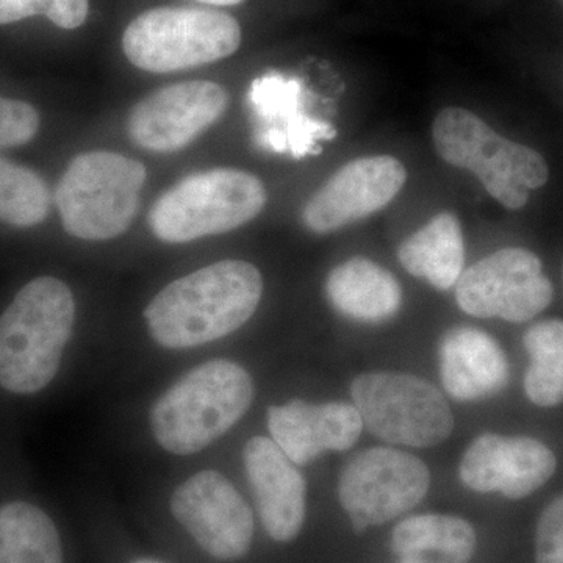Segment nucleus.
<instances>
[{
  "label": "nucleus",
  "instance_id": "nucleus-1",
  "mask_svg": "<svg viewBox=\"0 0 563 563\" xmlns=\"http://www.w3.org/2000/svg\"><path fill=\"white\" fill-rule=\"evenodd\" d=\"M262 295V274L254 265L222 261L166 285L144 317L155 342L184 350L242 328L257 310Z\"/></svg>",
  "mask_w": 563,
  "mask_h": 563
},
{
  "label": "nucleus",
  "instance_id": "nucleus-2",
  "mask_svg": "<svg viewBox=\"0 0 563 563\" xmlns=\"http://www.w3.org/2000/svg\"><path fill=\"white\" fill-rule=\"evenodd\" d=\"M76 321V301L65 282H29L0 317V387L32 395L51 384Z\"/></svg>",
  "mask_w": 563,
  "mask_h": 563
},
{
  "label": "nucleus",
  "instance_id": "nucleus-3",
  "mask_svg": "<svg viewBox=\"0 0 563 563\" xmlns=\"http://www.w3.org/2000/svg\"><path fill=\"white\" fill-rule=\"evenodd\" d=\"M252 398L254 384L239 363H203L152 407V432L169 453H198L242 420Z\"/></svg>",
  "mask_w": 563,
  "mask_h": 563
},
{
  "label": "nucleus",
  "instance_id": "nucleus-4",
  "mask_svg": "<svg viewBox=\"0 0 563 563\" xmlns=\"http://www.w3.org/2000/svg\"><path fill=\"white\" fill-rule=\"evenodd\" d=\"M432 140L448 165L472 172L506 209H523L529 191L539 190L550 179V168L539 152L504 139L461 107H448L437 114Z\"/></svg>",
  "mask_w": 563,
  "mask_h": 563
},
{
  "label": "nucleus",
  "instance_id": "nucleus-5",
  "mask_svg": "<svg viewBox=\"0 0 563 563\" xmlns=\"http://www.w3.org/2000/svg\"><path fill=\"white\" fill-rule=\"evenodd\" d=\"M146 177L144 165L114 152L74 158L55 191L63 228L88 242L117 239L139 213Z\"/></svg>",
  "mask_w": 563,
  "mask_h": 563
},
{
  "label": "nucleus",
  "instance_id": "nucleus-6",
  "mask_svg": "<svg viewBox=\"0 0 563 563\" xmlns=\"http://www.w3.org/2000/svg\"><path fill=\"white\" fill-rule=\"evenodd\" d=\"M265 185L254 174L218 168L185 177L152 206L150 228L165 243H188L242 228L265 209Z\"/></svg>",
  "mask_w": 563,
  "mask_h": 563
},
{
  "label": "nucleus",
  "instance_id": "nucleus-7",
  "mask_svg": "<svg viewBox=\"0 0 563 563\" xmlns=\"http://www.w3.org/2000/svg\"><path fill=\"white\" fill-rule=\"evenodd\" d=\"M242 44L239 21L224 11L163 7L144 11L122 35L133 66L150 73L198 68L231 57Z\"/></svg>",
  "mask_w": 563,
  "mask_h": 563
},
{
  "label": "nucleus",
  "instance_id": "nucleus-8",
  "mask_svg": "<svg viewBox=\"0 0 563 563\" xmlns=\"http://www.w3.org/2000/svg\"><path fill=\"white\" fill-rule=\"evenodd\" d=\"M351 395L363 426L385 442L431 448L453 432V413L442 393L412 374H361Z\"/></svg>",
  "mask_w": 563,
  "mask_h": 563
},
{
  "label": "nucleus",
  "instance_id": "nucleus-9",
  "mask_svg": "<svg viewBox=\"0 0 563 563\" xmlns=\"http://www.w3.org/2000/svg\"><path fill=\"white\" fill-rule=\"evenodd\" d=\"M431 474L420 459L391 448H372L344 466L339 498L355 532L409 512L428 495Z\"/></svg>",
  "mask_w": 563,
  "mask_h": 563
},
{
  "label": "nucleus",
  "instance_id": "nucleus-10",
  "mask_svg": "<svg viewBox=\"0 0 563 563\" xmlns=\"http://www.w3.org/2000/svg\"><path fill=\"white\" fill-rule=\"evenodd\" d=\"M543 263L525 247H506L466 269L455 285L463 312L476 318L531 321L553 301Z\"/></svg>",
  "mask_w": 563,
  "mask_h": 563
},
{
  "label": "nucleus",
  "instance_id": "nucleus-11",
  "mask_svg": "<svg viewBox=\"0 0 563 563\" xmlns=\"http://www.w3.org/2000/svg\"><path fill=\"white\" fill-rule=\"evenodd\" d=\"M228 106V91L214 81L169 85L133 107L128 132L136 146L169 154L202 135L220 120Z\"/></svg>",
  "mask_w": 563,
  "mask_h": 563
},
{
  "label": "nucleus",
  "instance_id": "nucleus-12",
  "mask_svg": "<svg viewBox=\"0 0 563 563\" xmlns=\"http://www.w3.org/2000/svg\"><path fill=\"white\" fill-rule=\"evenodd\" d=\"M407 169L391 155H369L342 166L302 209L310 232L332 233L372 217L401 192Z\"/></svg>",
  "mask_w": 563,
  "mask_h": 563
},
{
  "label": "nucleus",
  "instance_id": "nucleus-13",
  "mask_svg": "<svg viewBox=\"0 0 563 563\" xmlns=\"http://www.w3.org/2000/svg\"><path fill=\"white\" fill-rule=\"evenodd\" d=\"M174 517L203 551L233 561L250 551L254 518L250 506L221 473L202 472L173 495Z\"/></svg>",
  "mask_w": 563,
  "mask_h": 563
},
{
  "label": "nucleus",
  "instance_id": "nucleus-14",
  "mask_svg": "<svg viewBox=\"0 0 563 563\" xmlns=\"http://www.w3.org/2000/svg\"><path fill=\"white\" fill-rule=\"evenodd\" d=\"M555 468L553 451L539 440L484 433L463 455L461 479L474 492L521 499L547 484Z\"/></svg>",
  "mask_w": 563,
  "mask_h": 563
},
{
  "label": "nucleus",
  "instance_id": "nucleus-15",
  "mask_svg": "<svg viewBox=\"0 0 563 563\" xmlns=\"http://www.w3.org/2000/svg\"><path fill=\"white\" fill-rule=\"evenodd\" d=\"M243 461L263 528L277 542H291L306 518L307 485L298 465L266 437L246 443Z\"/></svg>",
  "mask_w": 563,
  "mask_h": 563
},
{
  "label": "nucleus",
  "instance_id": "nucleus-16",
  "mask_svg": "<svg viewBox=\"0 0 563 563\" xmlns=\"http://www.w3.org/2000/svg\"><path fill=\"white\" fill-rule=\"evenodd\" d=\"M274 443L296 465L320 457L325 451H346L357 443L363 422L350 404L292 401L268 409Z\"/></svg>",
  "mask_w": 563,
  "mask_h": 563
},
{
  "label": "nucleus",
  "instance_id": "nucleus-17",
  "mask_svg": "<svg viewBox=\"0 0 563 563\" xmlns=\"http://www.w3.org/2000/svg\"><path fill=\"white\" fill-rule=\"evenodd\" d=\"M444 388L459 401H479L506 387L509 366L501 346L488 333L455 328L440 347Z\"/></svg>",
  "mask_w": 563,
  "mask_h": 563
},
{
  "label": "nucleus",
  "instance_id": "nucleus-18",
  "mask_svg": "<svg viewBox=\"0 0 563 563\" xmlns=\"http://www.w3.org/2000/svg\"><path fill=\"white\" fill-rule=\"evenodd\" d=\"M325 295L336 312L355 321H387L402 306L401 285L395 276L363 257L333 268L325 280Z\"/></svg>",
  "mask_w": 563,
  "mask_h": 563
},
{
  "label": "nucleus",
  "instance_id": "nucleus-19",
  "mask_svg": "<svg viewBox=\"0 0 563 563\" xmlns=\"http://www.w3.org/2000/svg\"><path fill=\"white\" fill-rule=\"evenodd\" d=\"M398 258L412 276L428 280L437 290H450L465 265L461 221L453 211L435 214L399 246Z\"/></svg>",
  "mask_w": 563,
  "mask_h": 563
},
{
  "label": "nucleus",
  "instance_id": "nucleus-20",
  "mask_svg": "<svg viewBox=\"0 0 563 563\" xmlns=\"http://www.w3.org/2000/svg\"><path fill=\"white\" fill-rule=\"evenodd\" d=\"M476 532L468 521L448 515H418L396 526L391 551L398 563H468Z\"/></svg>",
  "mask_w": 563,
  "mask_h": 563
},
{
  "label": "nucleus",
  "instance_id": "nucleus-21",
  "mask_svg": "<svg viewBox=\"0 0 563 563\" xmlns=\"http://www.w3.org/2000/svg\"><path fill=\"white\" fill-rule=\"evenodd\" d=\"M0 563H63L57 528L38 507H0Z\"/></svg>",
  "mask_w": 563,
  "mask_h": 563
},
{
  "label": "nucleus",
  "instance_id": "nucleus-22",
  "mask_svg": "<svg viewBox=\"0 0 563 563\" xmlns=\"http://www.w3.org/2000/svg\"><path fill=\"white\" fill-rule=\"evenodd\" d=\"M525 347L531 357L526 395L536 406H559L563 402V320L533 324L525 333Z\"/></svg>",
  "mask_w": 563,
  "mask_h": 563
},
{
  "label": "nucleus",
  "instance_id": "nucleus-23",
  "mask_svg": "<svg viewBox=\"0 0 563 563\" xmlns=\"http://www.w3.org/2000/svg\"><path fill=\"white\" fill-rule=\"evenodd\" d=\"M299 84L280 76H266L252 84L251 102L257 109L262 120L274 125L284 124L280 152L291 151L296 157H301L309 151L313 136L324 132L321 125L296 118L298 107ZM266 129V131H269ZM263 131V132H266ZM262 132V133H263Z\"/></svg>",
  "mask_w": 563,
  "mask_h": 563
},
{
  "label": "nucleus",
  "instance_id": "nucleus-24",
  "mask_svg": "<svg viewBox=\"0 0 563 563\" xmlns=\"http://www.w3.org/2000/svg\"><path fill=\"white\" fill-rule=\"evenodd\" d=\"M51 211V191L38 173L0 158V221L33 228Z\"/></svg>",
  "mask_w": 563,
  "mask_h": 563
},
{
  "label": "nucleus",
  "instance_id": "nucleus-25",
  "mask_svg": "<svg viewBox=\"0 0 563 563\" xmlns=\"http://www.w3.org/2000/svg\"><path fill=\"white\" fill-rule=\"evenodd\" d=\"M88 11V0H0V25L41 14L57 27L74 31L85 24Z\"/></svg>",
  "mask_w": 563,
  "mask_h": 563
},
{
  "label": "nucleus",
  "instance_id": "nucleus-26",
  "mask_svg": "<svg viewBox=\"0 0 563 563\" xmlns=\"http://www.w3.org/2000/svg\"><path fill=\"white\" fill-rule=\"evenodd\" d=\"M38 129L40 114L31 103L0 98V150L29 143Z\"/></svg>",
  "mask_w": 563,
  "mask_h": 563
},
{
  "label": "nucleus",
  "instance_id": "nucleus-27",
  "mask_svg": "<svg viewBox=\"0 0 563 563\" xmlns=\"http://www.w3.org/2000/svg\"><path fill=\"white\" fill-rule=\"evenodd\" d=\"M537 563H563V496L543 510L536 533Z\"/></svg>",
  "mask_w": 563,
  "mask_h": 563
},
{
  "label": "nucleus",
  "instance_id": "nucleus-28",
  "mask_svg": "<svg viewBox=\"0 0 563 563\" xmlns=\"http://www.w3.org/2000/svg\"><path fill=\"white\" fill-rule=\"evenodd\" d=\"M199 2L209 3V5L217 7H231L239 5V3H242L243 0H199Z\"/></svg>",
  "mask_w": 563,
  "mask_h": 563
},
{
  "label": "nucleus",
  "instance_id": "nucleus-29",
  "mask_svg": "<svg viewBox=\"0 0 563 563\" xmlns=\"http://www.w3.org/2000/svg\"><path fill=\"white\" fill-rule=\"evenodd\" d=\"M133 563H161V562L147 561V559H144V561H136V562H133Z\"/></svg>",
  "mask_w": 563,
  "mask_h": 563
},
{
  "label": "nucleus",
  "instance_id": "nucleus-30",
  "mask_svg": "<svg viewBox=\"0 0 563 563\" xmlns=\"http://www.w3.org/2000/svg\"><path fill=\"white\" fill-rule=\"evenodd\" d=\"M562 285H563V265H562Z\"/></svg>",
  "mask_w": 563,
  "mask_h": 563
}]
</instances>
